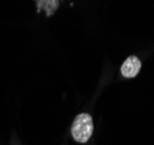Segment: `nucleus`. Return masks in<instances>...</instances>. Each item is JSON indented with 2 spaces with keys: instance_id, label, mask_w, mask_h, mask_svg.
Instances as JSON below:
<instances>
[{
  "instance_id": "nucleus-1",
  "label": "nucleus",
  "mask_w": 154,
  "mask_h": 145,
  "mask_svg": "<svg viewBox=\"0 0 154 145\" xmlns=\"http://www.w3.org/2000/svg\"><path fill=\"white\" fill-rule=\"evenodd\" d=\"M93 131H94V124H93L92 116L86 113L77 115L71 129V134L74 140L78 143L85 144L92 137Z\"/></svg>"
},
{
  "instance_id": "nucleus-2",
  "label": "nucleus",
  "mask_w": 154,
  "mask_h": 145,
  "mask_svg": "<svg viewBox=\"0 0 154 145\" xmlns=\"http://www.w3.org/2000/svg\"><path fill=\"white\" fill-rule=\"evenodd\" d=\"M140 69H141V61L136 56H130L123 63L121 72L125 78H134L139 73Z\"/></svg>"
},
{
  "instance_id": "nucleus-3",
  "label": "nucleus",
  "mask_w": 154,
  "mask_h": 145,
  "mask_svg": "<svg viewBox=\"0 0 154 145\" xmlns=\"http://www.w3.org/2000/svg\"><path fill=\"white\" fill-rule=\"evenodd\" d=\"M58 5H59L58 1H37V6L38 7H43L45 9L46 15L54 14V12L57 9Z\"/></svg>"
}]
</instances>
